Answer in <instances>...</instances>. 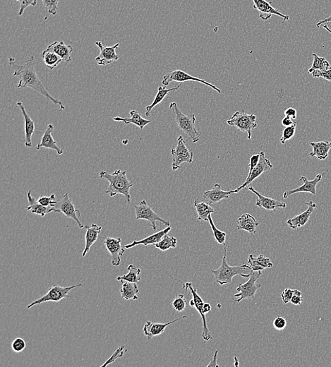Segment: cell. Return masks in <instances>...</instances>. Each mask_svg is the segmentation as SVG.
<instances>
[{
	"label": "cell",
	"instance_id": "1",
	"mask_svg": "<svg viewBox=\"0 0 331 367\" xmlns=\"http://www.w3.org/2000/svg\"><path fill=\"white\" fill-rule=\"evenodd\" d=\"M9 67L14 69L13 76L20 78V82H19L17 88L20 89L24 88H32L44 96L51 103L60 106V111L65 109V106L63 105V103L60 100L53 98L43 86L41 81L40 80L35 69V58L34 57H31V58L24 64H19L16 60L13 58L9 59Z\"/></svg>",
	"mask_w": 331,
	"mask_h": 367
},
{
	"label": "cell",
	"instance_id": "2",
	"mask_svg": "<svg viewBox=\"0 0 331 367\" xmlns=\"http://www.w3.org/2000/svg\"><path fill=\"white\" fill-rule=\"evenodd\" d=\"M127 171L116 170L113 173L102 171L100 173V178L107 179L109 181V186L105 192L109 195L111 197H115L117 194H122L125 197L128 204L131 203V195L130 189L134 186L133 183L128 180Z\"/></svg>",
	"mask_w": 331,
	"mask_h": 367
},
{
	"label": "cell",
	"instance_id": "3",
	"mask_svg": "<svg viewBox=\"0 0 331 367\" xmlns=\"http://www.w3.org/2000/svg\"><path fill=\"white\" fill-rule=\"evenodd\" d=\"M227 247L225 245L224 256L223 258L222 264L220 267L216 270H211L212 273L214 274L215 281L220 284V285L225 284L232 283V278L235 276H241L243 278L250 277V274H245V272L251 270L250 266L243 264L241 266H230L228 265L226 261Z\"/></svg>",
	"mask_w": 331,
	"mask_h": 367
},
{
	"label": "cell",
	"instance_id": "4",
	"mask_svg": "<svg viewBox=\"0 0 331 367\" xmlns=\"http://www.w3.org/2000/svg\"><path fill=\"white\" fill-rule=\"evenodd\" d=\"M170 108L173 109V113H175L177 126L180 131L187 136V139H192L194 143L198 141L200 139V133L195 126V122H196L195 115L193 113L190 115H185L184 113H181L176 103H170Z\"/></svg>",
	"mask_w": 331,
	"mask_h": 367
},
{
	"label": "cell",
	"instance_id": "5",
	"mask_svg": "<svg viewBox=\"0 0 331 367\" xmlns=\"http://www.w3.org/2000/svg\"><path fill=\"white\" fill-rule=\"evenodd\" d=\"M256 120V115L247 114L245 109H242L241 111L235 112L231 118L227 121V123L228 125L234 126L238 131L247 133L248 139L250 140L252 136V130L258 126Z\"/></svg>",
	"mask_w": 331,
	"mask_h": 367
},
{
	"label": "cell",
	"instance_id": "6",
	"mask_svg": "<svg viewBox=\"0 0 331 367\" xmlns=\"http://www.w3.org/2000/svg\"><path fill=\"white\" fill-rule=\"evenodd\" d=\"M81 286H82V284H78V285L69 287H62L56 284V285H53L49 289L48 292L44 296L39 298V300L34 301L31 304L28 305L27 309H31L32 306L40 305V304L45 303V302H60V300H63V299L69 298L68 294H69L71 289Z\"/></svg>",
	"mask_w": 331,
	"mask_h": 367
},
{
	"label": "cell",
	"instance_id": "7",
	"mask_svg": "<svg viewBox=\"0 0 331 367\" xmlns=\"http://www.w3.org/2000/svg\"><path fill=\"white\" fill-rule=\"evenodd\" d=\"M172 156L173 157L172 169L173 171L178 170L181 168V164L184 162L192 163L194 153L189 150L182 136H179L177 139V146L171 151Z\"/></svg>",
	"mask_w": 331,
	"mask_h": 367
},
{
	"label": "cell",
	"instance_id": "8",
	"mask_svg": "<svg viewBox=\"0 0 331 367\" xmlns=\"http://www.w3.org/2000/svg\"><path fill=\"white\" fill-rule=\"evenodd\" d=\"M261 275H262V271H251L249 281L245 284H240L238 285L236 291L239 293L234 295V298H238V300L235 301L236 302H240L246 299L252 300L254 298L257 290L262 286L261 284L256 283L257 280Z\"/></svg>",
	"mask_w": 331,
	"mask_h": 367
},
{
	"label": "cell",
	"instance_id": "9",
	"mask_svg": "<svg viewBox=\"0 0 331 367\" xmlns=\"http://www.w3.org/2000/svg\"><path fill=\"white\" fill-rule=\"evenodd\" d=\"M183 289H185L186 290L189 289V290L190 291L191 294L192 295L193 298L192 300H190V302H189V305L197 310L200 317H201L204 325L202 337H203L204 342L209 341L210 340L212 339V336L211 332H210L209 328H208L207 323H206V314L204 310V306L205 303H204L202 298L198 295L197 289L194 288V287H192V283H187L185 284Z\"/></svg>",
	"mask_w": 331,
	"mask_h": 367
},
{
	"label": "cell",
	"instance_id": "10",
	"mask_svg": "<svg viewBox=\"0 0 331 367\" xmlns=\"http://www.w3.org/2000/svg\"><path fill=\"white\" fill-rule=\"evenodd\" d=\"M134 208H135L136 219L137 220L149 221L151 223L153 230L156 231L157 230L156 221L163 223L166 226H170V221L164 220L160 215L155 213L150 206L148 205L146 200H141L139 205H134Z\"/></svg>",
	"mask_w": 331,
	"mask_h": 367
},
{
	"label": "cell",
	"instance_id": "11",
	"mask_svg": "<svg viewBox=\"0 0 331 367\" xmlns=\"http://www.w3.org/2000/svg\"><path fill=\"white\" fill-rule=\"evenodd\" d=\"M197 81V82L201 83V84H205L206 86L211 87L213 90H216L219 94H221V90L220 88H217L214 85L210 84V83L207 82L204 79H200L197 78V77H193V76L189 75L185 71H182V70L177 69L175 71H172V72L168 73V75H164L163 79H162V84L163 86L167 87L170 83L173 82V81H175V82L183 83L186 82V81Z\"/></svg>",
	"mask_w": 331,
	"mask_h": 367
},
{
	"label": "cell",
	"instance_id": "12",
	"mask_svg": "<svg viewBox=\"0 0 331 367\" xmlns=\"http://www.w3.org/2000/svg\"><path fill=\"white\" fill-rule=\"evenodd\" d=\"M57 213H62L68 218L73 219L78 224L79 228H85L84 225L79 221L81 217V212L75 209L72 200L69 198V194H65L61 199L59 200L58 204L54 206Z\"/></svg>",
	"mask_w": 331,
	"mask_h": 367
},
{
	"label": "cell",
	"instance_id": "13",
	"mask_svg": "<svg viewBox=\"0 0 331 367\" xmlns=\"http://www.w3.org/2000/svg\"><path fill=\"white\" fill-rule=\"evenodd\" d=\"M252 2L253 7L259 11L261 20L267 21L273 15H276L283 19V23L289 20V15L282 14L281 11L271 5L272 2H268L267 0H252Z\"/></svg>",
	"mask_w": 331,
	"mask_h": 367
},
{
	"label": "cell",
	"instance_id": "14",
	"mask_svg": "<svg viewBox=\"0 0 331 367\" xmlns=\"http://www.w3.org/2000/svg\"><path fill=\"white\" fill-rule=\"evenodd\" d=\"M104 244L107 250L111 253L112 265L113 266H120L122 257L126 249V248L122 245V240L120 238L107 236L104 239Z\"/></svg>",
	"mask_w": 331,
	"mask_h": 367
},
{
	"label": "cell",
	"instance_id": "15",
	"mask_svg": "<svg viewBox=\"0 0 331 367\" xmlns=\"http://www.w3.org/2000/svg\"><path fill=\"white\" fill-rule=\"evenodd\" d=\"M95 44L97 45L100 49L99 56L95 59L98 65H107V64L113 63V62L120 60V57L116 52L117 47L120 45V43H117V44L111 47L105 46L101 41H98Z\"/></svg>",
	"mask_w": 331,
	"mask_h": 367
},
{
	"label": "cell",
	"instance_id": "16",
	"mask_svg": "<svg viewBox=\"0 0 331 367\" xmlns=\"http://www.w3.org/2000/svg\"><path fill=\"white\" fill-rule=\"evenodd\" d=\"M273 168V164H272L269 159L266 158L264 151H262V152H260V160H259L258 164H257L256 168L253 170L251 175L248 177L247 179H246L245 182L244 183L242 186H240L239 188L236 189V192H237V193L240 192L242 189H245L248 185H250L254 179L260 177L265 172H267L268 170H271Z\"/></svg>",
	"mask_w": 331,
	"mask_h": 367
},
{
	"label": "cell",
	"instance_id": "17",
	"mask_svg": "<svg viewBox=\"0 0 331 367\" xmlns=\"http://www.w3.org/2000/svg\"><path fill=\"white\" fill-rule=\"evenodd\" d=\"M324 173H326V172H324L323 174H319L313 180H309L306 177H301L300 181H303V185L299 187L298 188L287 191V192L284 193L283 198H287L292 194L301 192L310 193V194L313 195L317 194V186L318 183L321 180L323 175Z\"/></svg>",
	"mask_w": 331,
	"mask_h": 367
},
{
	"label": "cell",
	"instance_id": "18",
	"mask_svg": "<svg viewBox=\"0 0 331 367\" xmlns=\"http://www.w3.org/2000/svg\"><path fill=\"white\" fill-rule=\"evenodd\" d=\"M236 193H237L236 189L228 191V192L223 191L221 189L220 183H215L213 189L204 193V198L207 203L212 205V204L218 203L220 200L228 198L232 194H236Z\"/></svg>",
	"mask_w": 331,
	"mask_h": 367
},
{
	"label": "cell",
	"instance_id": "19",
	"mask_svg": "<svg viewBox=\"0 0 331 367\" xmlns=\"http://www.w3.org/2000/svg\"><path fill=\"white\" fill-rule=\"evenodd\" d=\"M304 203L309 206L308 209L305 211H304L303 213H300V214L296 215V216L289 219L287 221V224L288 225L289 228L293 229V230H297L298 228H302V227L305 226L309 220L312 212L315 211L316 208L317 207V204L312 201V200H310L309 202L305 201Z\"/></svg>",
	"mask_w": 331,
	"mask_h": 367
},
{
	"label": "cell",
	"instance_id": "20",
	"mask_svg": "<svg viewBox=\"0 0 331 367\" xmlns=\"http://www.w3.org/2000/svg\"><path fill=\"white\" fill-rule=\"evenodd\" d=\"M249 190L253 192L257 196L256 205L259 207L264 208L268 211H275L277 209H285L287 207L286 204L279 200L273 199V198L266 197L263 195L259 194L258 192L252 187H249Z\"/></svg>",
	"mask_w": 331,
	"mask_h": 367
},
{
	"label": "cell",
	"instance_id": "21",
	"mask_svg": "<svg viewBox=\"0 0 331 367\" xmlns=\"http://www.w3.org/2000/svg\"><path fill=\"white\" fill-rule=\"evenodd\" d=\"M186 317V316H184L180 319H175V320L170 321V322L167 323H155L151 322V321H147L145 323L144 326H143V333H144L145 336L147 337L148 340H150L153 337L160 336V335L163 334L164 330H166L168 325L173 324V323Z\"/></svg>",
	"mask_w": 331,
	"mask_h": 367
},
{
	"label": "cell",
	"instance_id": "22",
	"mask_svg": "<svg viewBox=\"0 0 331 367\" xmlns=\"http://www.w3.org/2000/svg\"><path fill=\"white\" fill-rule=\"evenodd\" d=\"M54 126L52 124H49L47 126L46 130L43 134L42 139L41 141L40 142L39 144L37 145L36 149L37 150H40V149H42V148H45V149H52L57 151L58 155L63 154L64 149H60L58 146V143L52 137V132L54 131Z\"/></svg>",
	"mask_w": 331,
	"mask_h": 367
},
{
	"label": "cell",
	"instance_id": "23",
	"mask_svg": "<svg viewBox=\"0 0 331 367\" xmlns=\"http://www.w3.org/2000/svg\"><path fill=\"white\" fill-rule=\"evenodd\" d=\"M17 107H20L22 111L23 116H24V120H25V145L26 147L31 148L33 146L32 143V137L35 132V122L32 120L31 117L28 114L27 111H26L25 107L22 102H18L16 104Z\"/></svg>",
	"mask_w": 331,
	"mask_h": 367
},
{
	"label": "cell",
	"instance_id": "24",
	"mask_svg": "<svg viewBox=\"0 0 331 367\" xmlns=\"http://www.w3.org/2000/svg\"><path fill=\"white\" fill-rule=\"evenodd\" d=\"M46 50L56 52L64 62H70L71 61V54L73 51V47L70 45H66L63 41H56V42L52 43L47 47Z\"/></svg>",
	"mask_w": 331,
	"mask_h": 367
},
{
	"label": "cell",
	"instance_id": "25",
	"mask_svg": "<svg viewBox=\"0 0 331 367\" xmlns=\"http://www.w3.org/2000/svg\"><path fill=\"white\" fill-rule=\"evenodd\" d=\"M172 230V227L168 226L167 228H164V230L160 231V232H156V233L151 234V235L148 236L144 239L139 240V241H134L132 243L128 244L124 246L126 249H132L135 246L143 245L145 247L151 245H156V243L160 242V240L162 239V237L166 234L169 233L170 231Z\"/></svg>",
	"mask_w": 331,
	"mask_h": 367
},
{
	"label": "cell",
	"instance_id": "26",
	"mask_svg": "<svg viewBox=\"0 0 331 367\" xmlns=\"http://www.w3.org/2000/svg\"><path fill=\"white\" fill-rule=\"evenodd\" d=\"M27 198L29 206L26 207V209L31 211L33 214L41 215V216L43 217L45 215L51 213V212L57 213V210L54 209V207H45V206L41 205L38 201V200L32 196L31 190L28 191L27 192Z\"/></svg>",
	"mask_w": 331,
	"mask_h": 367
},
{
	"label": "cell",
	"instance_id": "27",
	"mask_svg": "<svg viewBox=\"0 0 331 367\" xmlns=\"http://www.w3.org/2000/svg\"><path fill=\"white\" fill-rule=\"evenodd\" d=\"M130 115H131V117H125L124 118V117H115L113 118V120L116 121V122H124L125 125L134 124V125L139 126L141 130H143L145 126H147L148 124H150L151 122V120H148L143 118L141 115L137 111H130Z\"/></svg>",
	"mask_w": 331,
	"mask_h": 367
},
{
	"label": "cell",
	"instance_id": "28",
	"mask_svg": "<svg viewBox=\"0 0 331 367\" xmlns=\"http://www.w3.org/2000/svg\"><path fill=\"white\" fill-rule=\"evenodd\" d=\"M85 228L86 229V236H85L86 245H85V249L83 251V257L86 256L87 253L89 251L90 247H92L95 242L97 241L100 231L103 229L101 226H98L97 225L94 224V223H93L90 226H85Z\"/></svg>",
	"mask_w": 331,
	"mask_h": 367
},
{
	"label": "cell",
	"instance_id": "29",
	"mask_svg": "<svg viewBox=\"0 0 331 367\" xmlns=\"http://www.w3.org/2000/svg\"><path fill=\"white\" fill-rule=\"evenodd\" d=\"M259 224L260 223L257 222L254 217L249 213H245L238 218L236 228L237 230H245L249 233L254 234Z\"/></svg>",
	"mask_w": 331,
	"mask_h": 367
},
{
	"label": "cell",
	"instance_id": "30",
	"mask_svg": "<svg viewBox=\"0 0 331 367\" xmlns=\"http://www.w3.org/2000/svg\"><path fill=\"white\" fill-rule=\"evenodd\" d=\"M310 145L313 149L310 156L320 160H326L328 158L329 151L331 149V141L311 142Z\"/></svg>",
	"mask_w": 331,
	"mask_h": 367
},
{
	"label": "cell",
	"instance_id": "31",
	"mask_svg": "<svg viewBox=\"0 0 331 367\" xmlns=\"http://www.w3.org/2000/svg\"><path fill=\"white\" fill-rule=\"evenodd\" d=\"M181 85V83H179L178 86L175 87V88H170V89H168L166 86L159 87L158 93H157L156 98H155L154 100H153V103L145 107V115H146L147 117L150 116L152 109L154 108L157 105L161 103L164 98H166V96H167L170 92L175 91V90H178L179 88H180Z\"/></svg>",
	"mask_w": 331,
	"mask_h": 367
},
{
	"label": "cell",
	"instance_id": "32",
	"mask_svg": "<svg viewBox=\"0 0 331 367\" xmlns=\"http://www.w3.org/2000/svg\"><path fill=\"white\" fill-rule=\"evenodd\" d=\"M121 283H122V289L120 292L123 299L125 300H136L139 299L137 294L139 292V289L138 288L137 283L126 281H121Z\"/></svg>",
	"mask_w": 331,
	"mask_h": 367
},
{
	"label": "cell",
	"instance_id": "33",
	"mask_svg": "<svg viewBox=\"0 0 331 367\" xmlns=\"http://www.w3.org/2000/svg\"><path fill=\"white\" fill-rule=\"evenodd\" d=\"M194 206L197 212L198 221H209V215L215 212V209L211 204L206 201H200L199 199L195 200Z\"/></svg>",
	"mask_w": 331,
	"mask_h": 367
},
{
	"label": "cell",
	"instance_id": "34",
	"mask_svg": "<svg viewBox=\"0 0 331 367\" xmlns=\"http://www.w3.org/2000/svg\"><path fill=\"white\" fill-rule=\"evenodd\" d=\"M43 62L46 67L51 70L58 67L60 62L63 61L62 59L52 51L45 50L42 53Z\"/></svg>",
	"mask_w": 331,
	"mask_h": 367
},
{
	"label": "cell",
	"instance_id": "35",
	"mask_svg": "<svg viewBox=\"0 0 331 367\" xmlns=\"http://www.w3.org/2000/svg\"><path fill=\"white\" fill-rule=\"evenodd\" d=\"M127 270L128 273L124 276H118L117 278V281H126L134 283H138L141 281L140 274L141 273V270L140 268L136 267L133 264H130L128 266Z\"/></svg>",
	"mask_w": 331,
	"mask_h": 367
},
{
	"label": "cell",
	"instance_id": "36",
	"mask_svg": "<svg viewBox=\"0 0 331 367\" xmlns=\"http://www.w3.org/2000/svg\"><path fill=\"white\" fill-rule=\"evenodd\" d=\"M312 57H313L314 61L311 67L309 69V74H311L312 71H315V70L326 71V70L331 69V65L326 58L319 57L316 53H313Z\"/></svg>",
	"mask_w": 331,
	"mask_h": 367
},
{
	"label": "cell",
	"instance_id": "37",
	"mask_svg": "<svg viewBox=\"0 0 331 367\" xmlns=\"http://www.w3.org/2000/svg\"><path fill=\"white\" fill-rule=\"evenodd\" d=\"M177 246V240L174 236H170L168 234L164 235L160 242L155 245L157 249L160 251H167L170 249H175Z\"/></svg>",
	"mask_w": 331,
	"mask_h": 367
},
{
	"label": "cell",
	"instance_id": "38",
	"mask_svg": "<svg viewBox=\"0 0 331 367\" xmlns=\"http://www.w3.org/2000/svg\"><path fill=\"white\" fill-rule=\"evenodd\" d=\"M209 222L212 230H213L215 241L220 244V245H226L227 234L226 232H223V231L217 228V227L215 226L214 223H213V219H212L211 215L209 216Z\"/></svg>",
	"mask_w": 331,
	"mask_h": 367
},
{
	"label": "cell",
	"instance_id": "39",
	"mask_svg": "<svg viewBox=\"0 0 331 367\" xmlns=\"http://www.w3.org/2000/svg\"><path fill=\"white\" fill-rule=\"evenodd\" d=\"M297 124L298 123L295 122L292 125L286 126L285 130H283V135H282L281 139H280L282 144H285L287 141L294 137L295 132H296Z\"/></svg>",
	"mask_w": 331,
	"mask_h": 367
},
{
	"label": "cell",
	"instance_id": "40",
	"mask_svg": "<svg viewBox=\"0 0 331 367\" xmlns=\"http://www.w3.org/2000/svg\"><path fill=\"white\" fill-rule=\"evenodd\" d=\"M38 201L45 207H54L58 200H56V194H52L50 196H40Z\"/></svg>",
	"mask_w": 331,
	"mask_h": 367
},
{
	"label": "cell",
	"instance_id": "41",
	"mask_svg": "<svg viewBox=\"0 0 331 367\" xmlns=\"http://www.w3.org/2000/svg\"><path fill=\"white\" fill-rule=\"evenodd\" d=\"M187 304V301L185 300L184 295H179L173 302L174 309L177 312L184 311Z\"/></svg>",
	"mask_w": 331,
	"mask_h": 367
},
{
	"label": "cell",
	"instance_id": "42",
	"mask_svg": "<svg viewBox=\"0 0 331 367\" xmlns=\"http://www.w3.org/2000/svg\"><path fill=\"white\" fill-rule=\"evenodd\" d=\"M60 0H42L43 5L48 12L53 16H56L58 10V4Z\"/></svg>",
	"mask_w": 331,
	"mask_h": 367
},
{
	"label": "cell",
	"instance_id": "43",
	"mask_svg": "<svg viewBox=\"0 0 331 367\" xmlns=\"http://www.w3.org/2000/svg\"><path fill=\"white\" fill-rule=\"evenodd\" d=\"M125 345H122L120 346V347L117 348L115 353L113 354V355H112L111 358L107 359L105 364L102 365V366L104 367L107 366V365L111 364V363L114 362L116 359L122 357L123 355H124V352L126 351H125Z\"/></svg>",
	"mask_w": 331,
	"mask_h": 367
},
{
	"label": "cell",
	"instance_id": "44",
	"mask_svg": "<svg viewBox=\"0 0 331 367\" xmlns=\"http://www.w3.org/2000/svg\"><path fill=\"white\" fill-rule=\"evenodd\" d=\"M26 343L25 340L21 338H17L11 343L13 351L16 353H22L25 350Z\"/></svg>",
	"mask_w": 331,
	"mask_h": 367
},
{
	"label": "cell",
	"instance_id": "45",
	"mask_svg": "<svg viewBox=\"0 0 331 367\" xmlns=\"http://www.w3.org/2000/svg\"><path fill=\"white\" fill-rule=\"evenodd\" d=\"M20 3V9L18 11L19 16L24 14V11L28 7H35L37 5V0H16Z\"/></svg>",
	"mask_w": 331,
	"mask_h": 367
},
{
	"label": "cell",
	"instance_id": "46",
	"mask_svg": "<svg viewBox=\"0 0 331 367\" xmlns=\"http://www.w3.org/2000/svg\"><path fill=\"white\" fill-rule=\"evenodd\" d=\"M248 264L250 266L251 271H262L265 269L256 261V259L253 257L252 254H249L248 257Z\"/></svg>",
	"mask_w": 331,
	"mask_h": 367
},
{
	"label": "cell",
	"instance_id": "47",
	"mask_svg": "<svg viewBox=\"0 0 331 367\" xmlns=\"http://www.w3.org/2000/svg\"><path fill=\"white\" fill-rule=\"evenodd\" d=\"M311 75L314 78H323L326 80L330 81L331 82V69L326 70V71H319V70H315L312 71Z\"/></svg>",
	"mask_w": 331,
	"mask_h": 367
},
{
	"label": "cell",
	"instance_id": "48",
	"mask_svg": "<svg viewBox=\"0 0 331 367\" xmlns=\"http://www.w3.org/2000/svg\"><path fill=\"white\" fill-rule=\"evenodd\" d=\"M256 259L260 266H262L265 269L272 268L273 266V263L270 262V259L268 257L265 256L264 255L260 254Z\"/></svg>",
	"mask_w": 331,
	"mask_h": 367
},
{
	"label": "cell",
	"instance_id": "49",
	"mask_svg": "<svg viewBox=\"0 0 331 367\" xmlns=\"http://www.w3.org/2000/svg\"><path fill=\"white\" fill-rule=\"evenodd\" d=\"M294 295V289L286 288L284 289L282 292L281 298L284 304H288L291 302L292 298Z\"/></svg>",
	"mask_w": 331,
	"mask_h": 367
},
{
	"label": "cell",
	"instance_id": "50",
	"mask_svg": "<svg viewBox=\"0 0 331 367\" xmlns=\"http://www.w3.org/2000/svg\"><path fill=\"white\" fill-rule=\"evenodd\" d=\"M273 327L277 331H282L285 328L287 325V321L285 319L282 317H276L273 321Z\"/></svg>",
	"mask_w": 331,
	"mask_h": 367
},
{
	"label": "cell",
	"instance_id": "51",
	"mask_svg": "<svg viewBox=\"0 0 331 367\" xmlns=\"http://www.w3.org/2000/svg\"><path fill=\"white\" fill-rule=\"evenodd\" d=\"M259 160H260V153L253 155V156L251 157L250 162H249V174H248V177H249V176L251 175L253 170L254 169L257 164H258Z\"/></svg>",
	"mask_w": 331,
	"mask_h": 367
},
{
	"label": "cell",
	"instance_id": "52",
	"mask_svg": "<svg viewBox=\"0 0 331 367\" xmlns=\"http://www.w3.org/2000/svg\"><path fill=\"white\" fill-rule=\"evenodd\" d=\"M302 301H303V297L302 292L298 289H294V295L291 300V303L294 305H300L302 303Z\"/></svg>",
	"mask_w": 331,
	"mask_h": 367
},
{
	"label": "cell",
	"instance_id": "53",
	"mask_svg": "<svg viewBox=\"0 0 331 367\" xmlns=\"http://www.w3.org/2000/svg\"><path fill=\"white\" fill-rule=\"evenodd\" d=\"M284 113H285V116L291 117L292 119H296L297 114H298L296 109L292 107H288Z\"/></svg>",
	"mask_w": 331,
	"mask_h": 367
},
{
	"label": "cell",
	"instance_id": "54",
	"mask_svg": "<svg viewBox=\"0 0 331 367\" xmlns=\"http://www.w3.org/2000/svg\"><path fill=\"white\" fill-rule=\"evenodd\" d=\"M322 25H328V28H331V14L330 16L326 17V18L323 19L320 22H318L317 27L320 28V26Z\"/></svg>",
	"mask_w": 331,
	"mask_h": 367
},
{
	"label": "cell",
	"instance_id": "55",
	"mask_svg": "<svg viewBox=\"0 0 331 367\" xmlns=\"http://www.w3.org/2000/svg\"><path fill=\"white\" fill-rule=\"evenodd\" d=\"M294 122L292 120V118L289 117L285 116L284 117L283 119V120H282V124L284 126H289L292 125L293 124H294Z\"/></svg>",
	"mask_w": 331,
	"mask_h": 367
},
{
	"label": "cell",
	"instance_id": "56",
	"mask_svg": "<svg viewBox=\"0 0 331 367\" xmlns=\"http://www.w3.org/2000/svg\"><path fill=\"white\" fill-rule=\"evenodd\" d=\"M217 353H218V351H215L214 355H213V359L210 362V364L208 365V367L209 366H219V365L217 364Z\"/></svg>",
	"mask_w": 331,
	"mask_h": 367
},
{
	"label": "cell",
	"instance_id": "57",
	"mask_svg": "<svg viewBox=\"0 0 331 367\" xmlns=\"http://www.w3.org/2000/svg\"><path fill=\"white\" fill-rule=\"evenodd\" d=\"M204 312H205L206 315V314L209 313V312L211 311V304H209L208 303L204 304Z\"/></svg>",
	"mask_w": 331,
	"mask_h": 367
},
{
	"label": "cell",
	"instance_id": "58",
	"mask_svg": "<svg viewBox=\"0 0 331 367\" xmlns=\"http://www.w3.org/2000/svg\"><path fill=\"white\" fill-rule=\"evenodd\" d=\"M323 28H324L325 29L327 30L329 32V33H331V30L330 28H328V26L327 25H322Z\"/></svg>",
	"mask_w": 331,
	"mask_h": 367
},
{
	"label": "cell",
	"instance_id": "59",
	"mask_svg": "<svg viewBox=\"0 0 331 367\" xmlns=\"http://www.w3.org/2000/svg\"><path fill=\"white\" fill-rule=\"evenodd\" d=\"M234 359H235L236 362H237V358H236V357H234ZM235 366H238V364H236H236H235Z\"/></svg>",
	"mask_w": 331,
	"mask_h": 367
},
{
	"label": "cell",
	"instance_id": "60",
	"mask_svg": "<svg viewBox=\"0 0 331 367\" xmlns=\"http://www.w3.org/2000/svg\"><path fill=\"white\" fill-rule=\"evenodd\" d=\"M98 1H99V0H98Z\"/></svg>",
	"mask_w": 331,
	"mask_h": 367
}]
</instances>
